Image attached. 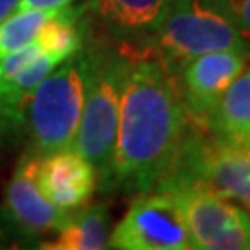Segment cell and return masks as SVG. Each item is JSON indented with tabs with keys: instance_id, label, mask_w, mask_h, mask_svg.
I'll return each mask as SVG.
<instances>
[{
	"instance_id": "cell-1",
	"label": "cell",
	"mask_w": 250,
	"mask_h": 250,
	"mask_svg": "<svg viewBox=\"0 0 250 250\" xmlns=\"http://www.w3.org/2000/svg\"><path fill=\"white\" fill-rule=\"evenodd\" d=\"M189 115L174 74L158 58L128 60L109 189H160L176 167Z\"/></svg>"
},
{
	"instance_id": "cell-12",
	"label": "cell",
	"mask_w": 250,
	"mask_h": 250,
	"mask_svg": "<svg viewBox=\"0 0 250 250\" xmlns=\"http://www.w3.org/2000/svg\"><path fill=\"white\" fill-rule=\"evenodd\" d=\"M109 247V213L106 204L87 206L72 213L58 239L41 245L46 250H102Z\"/></svg>"
},
{
	"instance_id": "cell-4",
	"label": "cell",
	"mask_w": 250,
	"mask_h": 250,
	"mask_svg": "<svg viewBox=\"0 0 250 250\" xmlns=\"http://www.w3.org/2000/svg\"><path fill=\"white\" fill-rule=\"evenodd\" d=\"M85 97L83 52L72 54L60 63L32 91L24 106L34 154L72 148Z\"/></svg>"
},
{
	"instance_id": "cell-10",
	"label": "cell",
	"mask_w": 250,
	"mask_h": 250,
	"mask_svg": "<svg viewBox=\"0 0 250 250\" xmlns=\"http://www.w3.org/2000/svg\"><path fill=\"white\" fill-rule=\"evenodd\" d=\"M37 186L54 206L72 211L83 206L97 188L95 167L74 148H63L39 158Z\"/></svg>"
},
{
	"instance_id": "cell-14",
	"label": "cell",
	"mask_w": 250,
	"mask_h": 250,
	"mask_svg": "<svg viewBox=\"0 0 250 250\" xmlns=\"http://www.w3.org/2000/svg\"><path fill=\"white\" fill-rule=\"evenodd\" d=\"M60 9H17L0 21V60L34 41Z\"/></svg>"
},
{
	"instance_id": "cell-8",
	"label": "cell",
	"mask_w": 250,
	"mask_h": 250,
	"mask_svg": "<svg viewBox=\"0 0 250 250\" xmlns=\"http://www.w3.org/2000/svg\"><path fill=\"white\" fill-rule=\"evenodd\" d=\"M250 60V50L223 48L200 54L180 69L182 99L193 123L208 126L224 91L230 87Z\"/></svg>"
},
{
	"instance_id": "cell-7",
	"label": "cell",
	"mask_w": 250,
	"mask_h": 250,
	"mask_svg": "<svg viewBox=\"0 0 250 250\" xmlns=\"http://www.w3.org/2000/svg\"><path fill=\"white\" fill-rule=\"evenodd\" d=\"M176 191L188 223L191 249L250 250V213L232 200L188 184L165 186Z\"/></svg>"
},
{
	"instance_id": "cell-11",
	"label": "cell",
	"mask_w": 250,
	"mask_h": 250,
	"mask_svg": "<svg viewBox=\"0 0 250 250\" xmlns=\"http://www.w3.org/2000/svg\"><path fill=\"white\" fill-rule=\"evenodd\" d=\"M169 4L170 0H99V9L117 34L152 37Z\"/></svg>"
},
{
	"instance_id": "cell-19",
	"label": "cell",
	"mask_w": 250,
	"mask_h": 250,
	"mask_svg": "<svg viewBox=\"0 0 250 250\" xmlns=\"http://www.w3.org/2000/svg\"><path fill=\"white\" fill-rule=\"evenodd\" d=\"M19 6V0H0V21L11 15Z\"/></svg>"
},
{
	"instance_id": "cell-15",
	"label": "cell",
	"mask_w": 250,
	"mask_h": 250,
	"mask_svg": "<svg viewBox=\"0 0 250 250\" xmlns=\"http://www.w3.org/2000/svg\"><path fill=\"white\" fill-rule=\"evenodd\" d=\"M45 46L39 39L30 41L28 45L21 46L19 50L8 54L0 60V85L6 83L9 78H13L21 69H24L26 65H30L32 62H36L41 54H45Z\"/></svg>"
},
{
	"instance_id": "cell-18",
	"label": "cell",
	"mask_w": 250,
	"mask_h": 250,
	"mask_svg": "<svg viewBox=\"0 0 250 250\" xmlns=\"http://www.w3.org/2000/svg\"><path fill=\"white\" fill-rule=\"evenodd\" d=\"M15 126H19V125L8 115V113H6V111H4V107L0 106V148L4 146L6 139L11 135V132H13Z\"/></svg>"
},
{
	"instance_id": "cell-2",
	"label": "cell",
	"mask_w": 250,
	"mask_h": 250,
	"mask_svg": "<svg viewBox=\"0 0 250 250\" xmlns=\"http://www.w3.org/2000/svg\"><path fill=\"white\" fill-rule=\"evenodd\" d=\"M85 60V97L78 132L72 148L95 167L97 184L109 189L121 91L128 67V58L106 46H91Z\"/></svg>"
},
{
	"instance_id": "cell-6",
	"label": "cell",
	"mask_w": 250,
	"mask_h": 250,
	"mask_svg": "<svg viewBox=\"0 0 250 250\" xmlns=\"http://www.w3.org/2000/svg\"><path fill=\"white\" fill-rule=\"evenodd\" d=\"M109 247L121 250H188V223L176 191L170 188L139 193L109 235Z\"/></svg>"
},
{
	"instance_id": "cell-3",
	"label": "cell",
	"mask_w": 250,
	"mask_h": 250,
	"mask_svg": "<svg viewBox=\"0 0 250 250\" xmlns=\"http://www.w3.org/2000/svg\"><path fill=\"white\" fill-rule=\"evenodd\" d=\"M174 184L208 189L250 213V141L228 139L191 121L176 167L161 188Z\"/></svg>"
},
{
	"instance_id": "cell-17",
	"label": "cell",
	"mask_w": 250,
	"mask_h": 250,
	"mask_svg": "<svg viewBox=\"0 0 250 250\" xmlns=\"http://www.w3.org/2000/svg\"><path fill=\"white\" fill-rule=\"evenodd\" d=\"M72 2L74 0H19L17 9H63Z\"/></svg>"
},
{
	"instance_id": "cell-5",
	"label": "cell",
	"mask_w": 250,
	"mask_h": 250,
	"mask_svg": "<svg viewBox=\"0 0 250 250\" xmlns=\"http://www.w3.org/2000/svg\"><path fill=\"white\" fill-rule=\"evenodd\" d=\"M160 60L172 74L193 58L211 50H250L247 36L206 0H170L154 32Z\"/></svg>"
},
{
	"instance_id": "cell-9",
	"label": "cell",
	"mask_w": 250,
	"mask_h": 250,
	"mask_svg": "<svg viewBox=\"0 0 250 250\" xmlns=\"http://www.w3.org/2000/svg\"><path fill=\"white\" fill-rule=\"evenodd\" d=\"M39 154H28L19 161L17 169L6 188L4 211L11 226L24 235L43 232H60L72 211L54 206L37 186L36 170Z\"/></svg>"
},
{
	"instance_id": "cell-13",
	"label": "cell",
	"mask_w": 250,
	"mask_h": 250,
	"mask_svg": "<svg viewBox=\"0 0 250 250\" xmlns=\"http://www.w3.org/2000/svg\"><path fill=\"white\" fill-rule=\"evenodd\" d=\"M206 128L228 139L250 141V65L224 91Z\"/></svg>"
},
{
	"instance_id": "cell-16",
	"label": "cell",
	"mask_w": 250,
	"mask_h": 250,
	"mask_svg": "<svg viewBox=\"0 0 250 250\" xmlns=\"http://www.w3.org/2000/svg\"><path fill=\"white\" fill-rule=\"evenodd\" d=\"M221 11L237 30L250 37V0H206Z\"/></svg>"
}]
</instances>
